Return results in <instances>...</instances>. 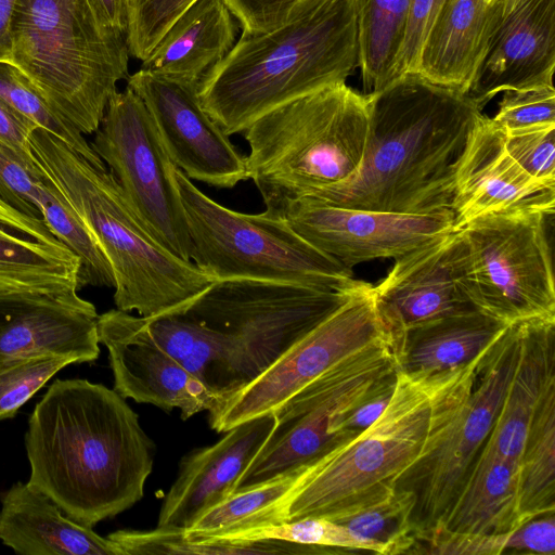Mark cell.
<instances>
[{
    "label": "cell",
    "mask_w": 555,
    "mask_h": 555,
    "mask_svg": "<svg viewBox=\"0 0 555 555\" xmlns=\"http://www.w3.org/2000/svg\"><path fill=\"white\" fill-rule=\"evenodd\" d=\"M491 120L503 130L555 124L554 86L503 91L498 112Z\"/></svg>",
    "instance_id": "40"
},
{
    "label": "cell",
    "mask_w": 555,
    "mask_h": 555,
    "mask_svg": "<svg viewBox=\"0 0 555 555\" xmlns=\"http://www.w3.org/2000/svg\"><path fill=\"white\" fill-rule=\"evenodd\" d=\"M505 147L531 177L555 184V124L504 130Z\"/></svg>",
    "instance_id": "39"
},
{
    "label": "cell",
    "mask_w": 555,
    "mask_h": 555,
    "mask_svg": "<svg viewBox=\"0 0 555 555\" xmlns=\"http://www.w3.org/2000/svg\"><path fill=\"white\" fill-rule=\"evenodd\" d=\"M98 22L105 28L126 36V0H87Z\"/></svg>",
    "instance_id": "46"
},
{
    "label": "cell",
    "mask_w": 555,
    "mask_h": 555,
    "mask_svg": "<svg viewBox=\"0 0 555 555\" xmlns=\"http://www.w3.org/2000/svg\"><path fill=\"white\" fill-rule=\"evenodd\" d=\"M366 95L370 131L359 170L306 198L400 214L450 210L455 164L481 109L414 73Z\"/></svg>",
    "instance_id": "2"
},
{
    "label": "cell",
    "mask_w": 555,
    "mask_h": 555,
    "mask_svg": "<svg viewBox=\"0 0 555 555\" xmlns=\"http://www.w3.org/2000/svg\"><path fill=\"white\" fill-rule=\"evenodd\" d=\"M521 524L519 463L482 447L447 513L433 528L492 535L512 531Z\"/></svg>",
    "instance_id": "28"
},
{
    "label": "cell",
    "mask_w": 555,
    "mask_h": 555,
    "mask_svg": "<svg viewBox=\"0 0 555 555\" xmlns=\"http://www.w3.org/2000/svg\"><path fill=\"white\" fill-rule=\"evenodd\" d=\"M553 376L555 322L525 321L518 361L483 448L519 463L537 403Z\"/></svg>",
    "instance_id": "29"
},
{
    "label": "cell",
    "mask_w": 555,
    "mask_h": 555,
    "mask_svg": "<svg viewBox=\"0 0 555 555\" xmlns=\"http://www.w3.org/2000/svg\"><path fill=\"white\" fill-rule=\"evenodd\" d=\"M10 38L11 64L55 113L94 133L127 76L125 36L103 27L87 0H16Z\"/></svg>",
    "instance_id": "8"
},
{
    "label": "cell",
    "mask_w": 555,
    "mask_h": 555,
    "mask_svg": "<svg viewBox=\"0 0 555 555\" xmlns=\"http://www.w3.org/2000/svg\"><path fill=\"white\" fill-rule=\"evenodd\" d=\"M301 0H223L243 34L256 35L283 25Z\"/></svg>",
    "instance_id": "42"
},
{
    "label": "cell",
    "mask_w": 555,
    "mask_h": 555,
    "mask_svg": "<svg viewBox=\"0 0 555 555\" xmlns=\"http://www.w3.org/2000/svg\"><path fill=\"white\" fill-rule=\"evenodd\" d=\"M555 0H500L485 57L467 95L482 107L506 90L554 86Z\"/></svg>",
    "instance_id": "19"
},
{
    "label": "cell",
    "mask_w": 555,
    "mask_h": 555,
    "mask_svg": "<svg viewBox=\"0 0 555 555\" xmlns=\"http://www.w3.org/2000/svg\"><path fill=\"white\" fill-rule=\"evenodd\" d=\"M16 0H0V62L11 63L10 22Z\"/></svg>",
    "instance_id": "47"
},
{
    "label": "cell",
    "mask_w": 555,
    "mask_h": 555,
    "mask_svg": "<svg viewBox=\"0 0 555 555\" xmlns=\"http://www.w3.org/2000/svg\"><path fill=\"white\" fill-rule=\"evenodd\" d=\"M383 339H391L388 325L374 286L362 282L337 309L209 416L210 427L222 434L244 421L274 412L334 364Z\"/></svg>",
    "instance_id": "14"
},
{
    "label": "cell",
    "mask_w": 555,
    "mask_h": 555,
    "mask_svg": "<svg viewBox=\"0 0 555 555\" xmlns=\"http://www.w3.org/2000/svg\"><path fill=\"white\" fill-rule=\"evenodd\" d=\"M443 2L444 0H411L393 80L404 74L415 73L421 49Z\"/></svg>",
    "instance_id": "41"
},
{
    "label": "cell",
    "mask_w": 555,
    "mask_h": 555,
    "mask_svg": "<svg viewBox=\"0 0 555 555\" xmlns=\"http://www.w3.org/2000/svg\"><path fill=\"white\" fill-rule=\"evenodd\" d=\"M415 495L396 488L392 492L335 514L326 519L346 527L374 544L379 554H406L414 543Z\"/></svg>",
    "instance_id": "34"
},
{
    "label": "cell",
    "mask_w": 555,
    "mask_h": 555,
    "mask_svg": "<svg viewBox=\"0 0 555 555\" xmlns=\"http://www.w3.org/2000/svg\"><path fill=\"white\" fill-rule=\"evenodd\" d=\"M99 314L77 291L0 296V358L51 354L74 363L100 354Z\"/></svg>",
    "instance_id": "20"
},
{
    "label": "cell",
    "mask_w": 555,
    "mask_h": 555,
    "mask_svg": "<svg viewBox=\"0 0 555 555\" xmlns=\"http://www.w3.org/2000/svg\"><path fill=\"white\" fill-rule=\"evenodd\" d=\"M275 422L274 412L244 421L222 433L216 443L184 455L163 501L157 527L189 529L206 511L231 495Z\"/></svg>",
    "instance_id": "21"
},
{
    "label": "cell",
    "mask_w": 555,
    "mask_h": 555,
    "mask_svg": "<svg viewBox=\"0 0 555 555\" xmlns=\"http://www.w3.org/2000/svg\"><path fill=\"white\" fill-rule=\"evenodd\" d=\"M38 126L0 98V143L24 162L35 163L29 144L30 133Z\"/></svg>",
    "instance_id": "45"
},
{
    "label": "cell",
    "mask_w": 555,
    "mask_h": 555,
    "mask_svg": "<svg viewBox=\"0 0 555 555\" xmlns=\"http://www.w3.org/2000/svg\"><path fill=\"white\" fill-rule=\"evenodd\" d=\"M79 257L42 218L0 196V296L79 291Z\"/></svg>",
    "instance_id": "23"
},
{
    "label": "cell",
    "mask_w": 555,
    "mask_h": 555,
    "mask_svg": "<svg viewBox=\"0 0 555 555\" xmlns=\"http://www.w3.org/2000/svg\"><path fill=\"white\" fill-rule=\"evenodd\" d=\"M127 87L143 101L170 158L190 180L230 189L248 179L245 156L203 108L198 86L139 69Z\"/></svg>",
    "instance_id": "16"
},
{
    "label": "cell",
    "mask_w": 555,
    "mask_h": 555,
    "mask_svg": "<svg viewBox=\"0 0 555 555\" xmlns=\"http://www.w3.org/2000/svg\"><path fill=\"white\" fill-rule=\"evenodd\" d=\"M0 177L16 196L38 209L55 236L79 257V291L89 285L115 286L112 267L96 241L37 162H24L0 143Z\"/></svg>",
    "instance_id": "27"
},
{
    "label": "cell",
    "mask_w": 555,
    "mask_h": 555,
    "mask_svg": "<svg viewBox=\"0 0 555 555\" xmlns=\"http://www.w3.org/2000/svg\"><path fill=\"white\" fill-rule=\"evenodd\" d=\"M400 364L391 339L344 358L274 411L266 443L237 480L240 492L310 464L344 441L339 425L370 393L396 379Z\"/></svg>",
    "instance_id": "12"
},
{
    "label": "cell",
    "mask_w": 555,
    "mask_h": 555,
    "mask_svg": "<svg viewBox=\"0 0 555 555\" xmlns=\"http://www.w3.org/2000/svg\"><path fill=\"white\" fill-rule=\"evenodd\" d=\"M369 131L367 95L346 82L292 100L251 122L243 131L247 175L264 211L282 217L291 203L351 179Z\"/></svg>",
    "instance_id": "6"
},
{
    "label": "cell",
    "mask_w": 555,
    "mask_h": 555,
    "mask_svg": "<svg viewBox=\"0 0 555 555\" xmlns=\"http://www.w3.org/2000/svg\"><path fill=\"white\" fill-rule=\"evenodd\" d=\"M306 241L345 267L378 258H398L454 230L451 210L400 214L300 198L282 214Z\"/></svg>",
    "instance_id": "15"
},
{
    "label": "cell",
    "mask_w": 555,
    "mask_h": 555,
    "mask_svg": "<svg viewBox=\"0 0 555 555\" xmlns=\"http://www.w3.org/2000/svg\"><path fill=\"white\" fill-rule=\"evenodd\" d=\"M358 66L353 0H301L286 22L242 34L198 87L203 108L228 134L315 90L346 82Z\"/></svg>",
    "instance_id": "3"
},
{
    "label": "cell",
    "mask_w": 555,
    "mask_h": 555,
    "mask_svg": "<svg viewBox=\"0 0 555 555\" xmlns=\"http://www.w3.org/2000/svg\"><path fill=\"white\" fill-rule=\"evenodd\" d=\"M0 98L38 128L64 141L94 166L106 167L83 134L55 113L29 79L8 62H0Z\"/></svg>",
    "instance_id": "35"
},
{
    "label": "cell",
    "mask_w": 555,
    "mask_h": 555,
    "mask_svg": "<svg viewBox=\"0 0 555 555\" xmlns=\"http://www.w3.org/2000/svg\"><path fill=\"white\" fill-rule=\"evenodd\" d=\"M72 363L51 354L0 358V420L13 417L56 372Z\"/></svg>",
    "instance_id": "37"
},
{
    "label": "cell",
    "mask_w": 555,
    "mask_h": 555,
    "mask_svg": "<svg viewBox=\"0 0 555 555\" xmlns=\"http://www.w3.org/2000/svg\"><path fill=\"white\" fill-rule=\"evenodd\" d=\"M353 1L357 18L358 66L361 69L365 90L367 93H373L393 81L411 0Z\"/></svg>",
    "instance_id": "31"
},
{
    "label": "cell",
    "mask_w": 555,
    "mask_h": 555,
    "mask_svg": "<svg viewBox=\"0 0 555 555\" xmlns=\"http://www.w3.org/2000/svg\"><path fill=\"white\" fill-rule=\"evenodd\" d=\"M453 235L454 231L396 258L388 274L374 286L392 344L413 327L477 311L457 282Z\"/></svg>",
    "instance_id": "22"
},
{
    "label": "cell",
    "mask_w": 555,
    "mask_h": 555,
    "mask_svg": "<svg viewBox=\"0 0 555 555\" xmlns=\"http://www.w3.org/2000/svg\"><path fill=\"white\" fill-rule=\"evenodd\" d=\"M196 0H126L129 55L143 61L171 24Z\"/></svg>",
    "instance_id": "38"
},
{
    "label": "cell",
    "mask_w": 555,
    "mask_h": 555,
    "mask_svg": "<svg viewBox=\"0 0 555 555\" xmlns=\"http://www.w3.org/2000/svg\"><path fill=\"white\" fill-rule=\"evenodd\" d=\"M175 182L192 244L191 261L215 281L248 279L350 292L351 269L266 211L243 214L203 193L179 168Z\"/></svg>",
    "instance_id": "10"
},
{
    "label": "cell",
    "mask_w": 555,
    "mask_h": 555,
    "mask_svg": "<svg viewBox=\"0 0 555 555\" xmlns=\"http://www.w3.org/2000/svg\"><path fill=\"white\" fill-rule=\"evenodd\" d=\"M0 540L22 555H122L112 540L67 516L28 482L1 495Z\"/></svg>",
    "instance_id": "24"
},
{
    "label": "cell",
    "mask_w": 555,
    "mask_h": 555,
    "mask_svg": "<svg viewBox=\"0 0 555 555\" xmlns=\"http://www.w3.org/2000/svg\"><path fill=\"white\" fill-rule=\"evenodd\" d=\"M454 370L436 374L400 370L383 414L304 467L280 504V522L328 518L392 492L423 452Z\"/></svg>",
    "instance_id": "7"
},
{
    "label": "cell",
    "mask_w": 555,
    "mask_h": 555,
    "mask_svg": "<svg viewBox=\"0 0 555 555\" xmlns=\"http://www.w3.org/2000/svg\"><path fill=\"white\" fill-rule=\"evenodd\" d=\"M0 196L3 197L7 202L12 204L13 206H15L16 208H18L20 210H22L23 212L42 218L40 212L38 211V209L35 206L26 203L25 201H23L22 198L16 196L5 185V183L3 182L1 177H0Z\"/></svg>",
    "instance_id": "48"
},
{
    "label": "cell",
    "mask_w": 555,
    "mask_h": 555,
    "mask_svg": "<svg viewBox=\"0 0 555 555\" xmlns=\"http://www.w3.org/2000/svg\"><path fill=\"white\" fill-rule=\"evenodd\" d=\"M554 513L531 518L507 533L505 554L554 555Z\"/></svg>",
    "instance_id": "43"
},
{
    "label": "cell",
    "mask_w": 555,
    "mask_h": 555,
    "mask_svg": "<svg viewBox=\"0 0 555 555\" xmlns=\"http://www.w3.org/2000/svg\"><path fill=\"white\" fill-rule=\"evenodd\" d=\"M547 216L537 209L492 214L454 231L457 282L477 311L505 325L555 322Z\"/></svg>",
    "instance_id": "11"
},
{
    "label": "cell",
    "mask_w": 555,
    "mask_h": 555,
    "mask_svg": "<svg viewBox=\"0 0 555 555\" xmlns=\"http://www.w3.org/2000/svg\"><path fill=\"white\" fill-rule=\"evenodd\" d=\"M98 335L108 351L114 390L125 399L167 412L179 409L184 421L203 411L212 416L222 408L220 397L156 344L142 317L109 310L98 318Z\"/></svg>",
    "instance_id": "17"
},
{
    "label": "cell",
    "mask_w": 555,
    "mask_h": 555,
    "mask_svg": "<svg viewBox=\"0 0 555 555\" xmlns=\"http://www.w3.org/2000/svg\"><path fill=\"white\" fill-rule=\"evenodd\" d=\"M522 332L524 322L507 325L489 347L454 371L423 452L396 485L415 495L414 531L440 522L486 442L514 374Z\"/></svg>",
    "instance_id": "9"
},
{
    "label": "cell",
    "mask_w": 555,
    "mask_h": 555,
    "mask_svg": "<svg viewBox=\"0 0 555 555\" xmlns=\"http://www.w3.org/2000/svg\"><path fill=\"white\" fill-rule=\"evenodd\" d=\"M38 165L51 177L96 241L114 279L116 309L152 318L180 312L215 280L164 247L130 206L114 175L61 139L36 128Z\"/></svg>",
    "instance_id": "4"
},
{
    "label": "cell",
    "mask_w": 555,
    "mask_h": 555,
    "mask_svg": "<svg viewBox=\"0 0 555 555\" xmlns=\"http://www.w3.org/2000/svg\"><path fill=\"white\" fill-rule=\"evenodd\" d=\"M489 1H492V0H489Z\"/></svg>",
    "instance_id": "49"
},
{
    "label": "cell",
    "mask_w": 555,
    "mask_h": 555,
    "mask_svg": "<svg viewBox=\"0 0 555 555\" xmlns=\"http://www.w3.org/2000/svg\"><path fill=\"white\" fill-rule=\"evenodd\" d=\"M91 147L154 237L191 261L192 244L170 158L143 101L128 87L108 102Z\"/></svg>",
    "instance_id": "13"
},
{
    "label": "cell",
    "mask_w": 555,
    "mask_h": 555,
    "mask_svg": "<svg viewBox=\"0 0 555 555\" xmlns=\"http://www.w3.org/2000/svg\"><path fill=\"white\" fill-rule=\"evenodd\" d=\"M237 26L223 0H196L167 29L140 69L198 86L236 42Z\"/></svg>",
    "instance_id": "26"
},
{
    "label": "cell",
    "mask_w": 555,
    "mask_h": 555,
    "mask_svg": "<svg viewBox=\"0 0 555 555\" xmlns=\"http://www.w3.org/2000/svg\"><path fill=\"white\" fill-rule=\"evenodd\" d=\"M500 0H444L414 74L467 94L485 57Z\"/></svg>",
    "instance_id": "25"
},
{
    "label": "cell",
    "mask_w": 555,
    "mask_h": 555,
    "mask_svg": "<svg viewBox=\"0 0 555 555\" xmlns=\"http://www.w3.org/2000/svg\"><path fill=\"white\" fill-rule=\"evenodd\" d=\"M519 498L524 522L555 512V376L545 384L527 433Z\"/></svg>",
    "instance_id": "32"
},
{
    "label": "cell",
    "mask_w": 555,
    "mask_h": 555,
    "mask_svg": "<svg viewBox=\"0 0 555 555\" xmlns=\"http://www.w3.org/2000/svg\"><path fill=\"white\" fill-rule=\"evenodd\" d=\"M352 291L248 279L215 281L180 311L192 321L195 335L184 367L225 403Z\"/></svg>",
    "instance_id": "5"
},
{
    "label": "cell",
    "mask_w": 555,
    "mask_h": 555,
    "mask_svg": "<svg viewBox=\"0 0 555 555\" xmlns=\"http://www.w3.org/2000/svg\"><path fill=\"white\" fill-rule=\"evenodd\" d=\"M275 540L338 551H369L378 548L350 532L346 527L322 517H306L292 521L254 528L228 534L212 541ZM211 542V541H208ZM335 552V551H333Z\"/></svg>",
    "instance_id": "36"
},
{
    "label": "cell",
    "mask_w": 555,
    "mask_h": 555,
    "mask_svg": "<svg viewBox=\"0 0 555 555\" xmlns=\"http://www.w3.org/2000/svg\"><path fill=\"white\" fill-rule=\"evenodd\" d=\"M396 382L397 377L370 393L346 414L339 425L345 440L367 428L383 414L392 397Z\"/></svg>",
    "instance_id": "44"
},
{
    "label": "cell",
    "mask_w": 555,
    "mask_h": 555,
    "mask_svg": "<svg viewBox=\"0 0 555 555\" xmlns=\"http://www.w3.org/2000/svg\"><path fill=\"white\" fill-rule=\"evenodd\" d=\"M30 486L74 520L93 527L138 503L155 444L116 390L57 379L36 404L25 435Z\"/></svg>",
    "instance_id": "1"
},
{
    "label": "cell",
    "mask_w": 555,
    "mask_h": 555,
    "mask_svg": "<svg viewBox=\"0 0 555 555\" xmlns=\"http://www.w3.org/2000/svg\"><path fill=\"white\" fill-rule=\"evenodd\" d=\"M504 139V130L483 114L472 128L453 173L454 230L492 214L537 209L553 216L555 184L528 175Z\"/></svg>",
    "instance_id": "18"
},
{
    "label": "cell",
    "mask_w": 555,
    "mask_h": 555,
    "mask_svg": "<svg viewBox=\"0 0 555 555\" xmlns=\"http://www.w3.org/2000/svg\"><path fill=\"white\" fill-rule=\"evenodd\" d=\"M304 467L232 493L201 515L189 529H183L185 539L191 542H208L228 534L280 524V504Z\"/></svg>",
    "instance_id": "33"
},
{
    "label": "cell",
    "mask_w": 555,
    "mask_h": 555,
    "mask_svg": "<svg viewBox=\"0 0 555 555\" xmlns=\"http://www.w3.org/2000/svg\"><path fill=\"white\" fill-rule=\"evenodd\" d=\"M506 326L470 311L413 327L393 344L400 370L436 374L460 367L489 347Z\"/></svg>",
    "instance_id": "30"
}]
</instances>
